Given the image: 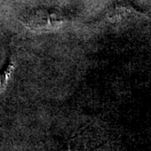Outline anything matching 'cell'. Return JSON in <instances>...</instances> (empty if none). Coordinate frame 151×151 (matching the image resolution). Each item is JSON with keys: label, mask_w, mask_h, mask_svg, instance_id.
Listing matches in <instances>:
<instances>
[{"label": "cell", "mask_w": 151, "mask_h": 151, "mask_svg": "<svg viewBox=\"0 0 151 151\" xmlns=\"http://www.w3.org/2000/svg\"><path fill=\"white\" fill-rule=\"evenodd\" d=\"M71 20L69 13L59 8L38 7L24 13L20 21L33 32L50 33L57 31Z\"/></svg>", "instance_id": "6da1fadb"}, {"label": "cell", "mask_w": 151, "mask_h": 151, "mask_svg": "<svg viewBox=\"0 0 151 151\" xmlns=\"http://www.w3.org/2000/svg\"><path fill=\"white\" fill-rule=\"evenodd\" d=\"M140 15L132 6L119 3L110 6L107 10L104 12L103 16V21L108 22L110 24H119L123 23L124 19L136 18Z\"/></svg>", "instance_id": "7a4b0ae2"}, {"label": "cell", "mask_w": 151, "mask_h": 151, "mask_svg": "<svg viewBox=\"0 0 151 151\" xmlns=\"http://www.w3.org/2000/svg\"><path fill=\"white\" fill-rule=\"evenodd\" d=\"M15 61L12 56H9L6 63L0 69V94L5 91L15 70Z\"/></svg>", "instance_id": "3957f363"}]
</instances>
